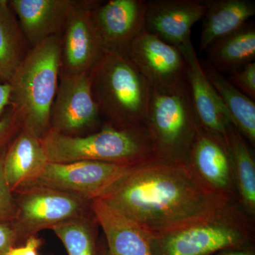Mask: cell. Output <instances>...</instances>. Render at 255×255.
Instances as JSON below:
<instances>
[{"mask_svg":"<svg viewBox=\"0 0 255 255\" xmlns=\"http://www.w3.org/2000/svg\"><path fill=\"white\" fill-rule=\"evenodd\" d=\"M206 78L219 96L231 123L252 145L255 144V103L206 61L201 63Z\"/></svg>","mask_w":255,"mask_h":255,"instance_id":"20","label":"cell"},{"mask_svg":"<svg viewBox=\"0 0 255 255\" xmlns=\"http://www.w3.org/2000/svg\"><path fill=\"white\" fill-rule=\"evenodd\" d=\"M255 14L252 0H208L199 51L206 52L214 42L234 33Z\"/></svg>","mask_w":255,"mask_h":255,"instance_id":"19","label":"cell"},{"mask_svg":"<svg viewBox=\"0 0 255 255\" xmlns=\"http://www.w3.org/2000/svg\"><path fill=\"white\" fill-rule=\"evenodd\" d=\"M254 219L237 201L207 219L174 232L151 238L153 255H216L255 248Z\"/></svg>","mask_w":255,"mask_h":255,"instance_id":"5","label":"cell"},{"mask_svg":"<svg viewBox=\"0 0 255 255\" xmlns=\"http://www.w3.org/2000/svg\"><path fill=\"white\" fill-rule=\"evenodd\" d=\"M128 58L152 89L168 91L186 80L185 62L179 48L145 29L132 41Z\"/></svg>","mask_w":255,"mask_h":255,"instance_id":"11","label":"cell"},{"mask_svg":"<svg viewBox=\"0 0 255 255\" xmlns=\"http://www.w3.org/2000/svg\"><path fill=\"white\" fill-rule=\"evenodd\" d=\"M216 255H255V248L223 252Z\"/></svg>","mask_w":255,"mask_h":255,"instance_id":"31","label":"cell"},{"mask_svg":"<svg viewBox=\"0 0 255 255\" xmlns=\"http://www.w3.org/2000/svg\"><path fill=\"white\" fill-rule=\"evenodd\" d=\"M88 75L106 124L119 128L144 127L152 88L128 57L104 53Z\"/></svg>","mask_w":255,"mask_h":255,"instance_id":"3","label":"cell"},{"mask_svg":"<svg viewBox=\"0 0 255 255\" xmlns=\"http://www.w3.org/2000/svg\"><path fill=\"white\" fill-rule=\"evenodd\" d=\"M145 10L144 0L95 3L90 16L105 53L128 57L132 41L145 29Z\"/></svg>","mask_w":255,"mask_h":255,"instance_id":"9","label":"cell"},{"mask_svg":"<svg viewBox=\"0 0 255 255\" xmlns=\"http://www.w3.org/2000/svg\"><path fill=\"white\" fill-rule=\"evenodd\" d=\"M11 9L30 46L62 36L75 0H10Z\"/></svg>","mask_w":255,"mask_h":255,"instance_id":"16","label":"cell"},{"mask_svg":"<svg viewBox=\"0 0 255 255\" xmlns=\"http://www.w3.org/2000/svg\"><path fill=\"white\" fill-rule=\"evenodd\" d=\"M185 162L207 187L237 200L231 155L224 137L199 124Z\"/></svg>","mask_w":255,"mask_h":255,"instance_id":"12","label":"cell"},{"mask_svg":"<svg viewBox=\"0 0 255 255\" xmlns=\"http://www.w3.org/2000/svg\"><path fill=\"white\" fill-rule=\"evenodd\" d=\"M97 223L92 211L51 228L68 255H105L106 245L99 243Z\"/></svg>","mask_w":255,"mask_h":255,"instance_id":"24","label":"cell"},{"mask_svg":"<svg viewBox=\"0 0 255 255\" xmlns=\"http://www.w3.org/2000/svg\"><path fill=\"white\" fill-rule=\"evenodd\" d=\"M48 163L41 138L22 127L10 142L4 158L6 182L14 194L31 187Z\"/></svg>","mask_w":255,"mask_h":255,"instance_id":"17","label":"cell"},{"mask_svg":"<svg viewBox=\"0 0 255 255\" xmlns=\"http://www.w3.org/2000/svg\"><path fill=\"white\" fill-rule=\"evenodd\" d=\"M6 150L0 156V221L12 223L16 219L17 208L14 193L5 177L4 158Z\"/></svg>","mask_w":255,"mask_h":255,"instance_id":"25","label":"cell"},{"mask_svg":"<svg viewBox=\"0 0 255 255\" xmlns=\"http://www.w3.org/2000/svg\"><path fill=\"white\" fill-rule=\"evenodd\" d=\"M17 214L11 223L19 243L42 230L92 212L91 201L45 187H31L15 193Z\"/></svg>","mask_w":255,"mask_h":255,"instance_id":"7","label":"cell"},{"mask_svg":"<svg viewBox=\"0 0 255 255\" xmlns=\"http://www.w3.org/2000/svg\"><path fill=\"white\" fill-rule=\"evenodd\" d=\"M91 210L106 239L105 255H153L151 236L138 225L99 199Z\"/></svg>","mask_w":255,"mask_h":255,"instance_id":"18","label":"cell"},{"mask_svg":"<svg viewBox=\"0 0 255 255\" xmlns=\"http://www.w3.org/2000/svg\"><path fill=\"white\" fill-rule=\"evenodd\" d=\"M178 48L185 62L186 78L199 124L225 137L226 128L231 122L216 90L206 78L191 38Z\"/></svg>","mask_w":255,"mask_h":255,"instance_id":"15","label":"cell"},{"mask_svg":"<svg viewBox=\"0 0 255 255\" xmlns=\"http://www.w3.org/2000/svg\"><path fill=\"white\" fill-rule=\"evenodd\" d=\"M100 117L92 95L88 73L60 71L50 113V128L75 135L76 132L95 127Z\"/></svg>","mask_w":255,"mask_h":255,"instance_id":"10","label":"cell"},{"mask_svg":"<svg viewBox=\"0 0 255 255\" xmlns=\"http://www.w3.org/2000/svg\"><path fill=\"white\" fill-rule=\"evenodd\" d=\"M42 241L36 236H32L25 241L22 246L11 248L6 255H38V249L41 248Z\"/></svg>","mask_w":255,"mask_h":255,"instance_id":"29","label":"cell"},{"mask_svg":"<svg viewBox=\"0 0 255 255\" xmlns=\"http://www.w3.org/2000/svg\"><path fill=\"white\" fill-rule=\"evenodd\" d=\"M207 1L151 0L146 1V31L179 48L191 38V28L204 17Z\"/></svg>","mask_w":255,"mask_h":255,"instance_id":"14","label":"cell"},{"mask_svg":"<svg viewBox=\"0 0 255 255\" xmlns=\"http://www.w3.org/2000/svg\"><path fill=\"white\" fill-rule=\"evenodd\" d=\"M228 80L252 100H255V63H248L229 73Z\"/></svg>","mask_w":255,"mask_h":255,"instance_id":"26","label":"cell"},{"mask_svg":"<svg viewBox=\"0 0 255 255\" xmlns=\"http://www.w3.org/2000/svg\"><path fill=\"white\" fill-rule=\"evenodd\" d=\"M31 48L9 2L0 0V81H10Z\"/></svg>","mask_w":255,"mask_h":255,"instance_id":"23","label":"cell"},{"mask_svg":"<svg viewBox=\"0 0 255 255\" xmlns=\"http://www.w3.org/2000/svg\"><path fill=\"white\" fill-rule=\"evenodd\" d=\"M21 127V121L9 107L0 119V156L7 149Z\"/></svg>","mask_w":255,"mask_h":255,"instance_id":"27","label":"cell"},{"mask_svg":"<svg viewBox=\"0 0 255 255\" xmlns=\"http://www.w3.org/2000/svg\"><path fill=\"white\" fill-rule=\"evenodd\" d=\"M48 162L98 161L134 166L155 159L145 127L119 128L105 124L85 136L50 128L41 138Z\"/></svg>","mask_w":255,"mask_h":255,"instance_id":"4","label":"cell"},{"mask_svg":"<svg viewBox=\"0 0 255 255\" xmlns=\"http://www.w3.org/2000/svg\"><path fill=\"white\" fill-rule=\"evenodd\" d=\"M199 124L187 78L168 91L152 89L144 127L155 159L185 162Z\"/></svg>","mask_w":255,"mask_h":255,"instance_id":"6","label":"cell"},{"mask_svg":"<svg viewBox=\"0 0 255 255\" xmlns=\"http://www.w3.org/2000/svg\"><path fill=\"white\" fill-rule=\"evenodd\" d=\"M206 52V62L221 73H231L255 62L254 23H246L238 31L214 42Z\"/></svg>","mask_w":255,"mask_h":255,"instance_id":"22","label":"cell"},{"mask_svg":"<svg viewBox=\"0 0 255 255\" xmlns=\"http://www.w3.org/2000/svg\"><path fill=\"white\" fill-rule=\"evenodd\" d=\"M98 199L151 238L199 222L237 201L207 187L185 162L157 159L132 167Z\"/></svg>","mask_w":255,"mask_h":255,"instance_id":"1","label":"cell"},{"mask_svg":"<svg viewBox=\"0 0 255 255\" xmlns=\"http://www.w3.org/2000/svg\"><path fill=\"white\" fill-rule=\"evenodd\" d=\"M19 243L12 224L0 221V255H6L11 248Z\"/></svg>","mask_w":255,"mask_h":255,"instance_id":"28","label":"cell"},{"mask_svg":"<svg viewBox=\"0 0 255 255\" xmlns=\"http://www.w3.org/2000/svg\"><path fill=\"white\" fill-rule=\"evenodd\" d=\"M61 37H50L32 47L8 82L11 87L10 108L22 127L40 138L50 128L61 70Z\"/></svg>","mask_w":255,"mask_h":255,"instance_id":"2","label":"cell"},{"mask_svg":"<svg viewBox=\"0 0 255 255\" xmlns=\"http://www.w3.org/2000/svg\"><path fill=\"white\" fill-rule=\"evenodd\" d=\"M97 1H76L61 37V70L70 74L88 73L104 54L91 21Z\"/></svg>","mask_w":255,"mask_h":255,"instance_id":"13","label":"cell"},{"mask_svg":"<svg viewBox=\"0 0 255 255\" xmlns=\"http://www.w3.org/2000/svg\"><path fill=\"white\" fill-rule=\"evenodd\" d=\"M11 87L8 82L0 83V119L11 105Z\"/></svg>","mask_w":255,"mask_h":255,"instance_id":"30","label":"cell"},{"mask_svg":"<svg viewBox=\"0 0 255 255\" xmlns=\"http://www.w3.org/2000/svg\"><path fill=\"white\" fill-rule=\"evenodd\" d=\"M132 167L98 161L48 162L31 187L51 188L92 201L98 199Z\"/></svg>","mask_w":255,"mask_h":255,"instance_id":"8","label":"cell"},{"mask_svg":"<svg viewBox=\"0 0 255 255\" xmlns=\"http://www.w3.org/2000/svg\"><path fill=\"white\" fill-rule=\"evenodd\" d=\"M227 144L238 204L248 216H255V162L246 138L231 122L226 128Z\"/></svg>","mask_w":255,"mask_h":255,"instance_id":"21","label":"cell"}]
</instances>
